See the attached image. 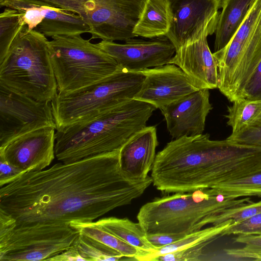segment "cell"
<instances>
[{
	"label": "cell",
	"mask_w": 261,
	"mask_h": 261,
	"mask_svg": "<svg viewBox=\"0 0 261 261\" xmlns=\"http://www.w3.org/2000/svg\"><path fill=\"white\" fill-rule=\"evenodd\" d=\"M120 150L23 174L1 187L0 210L17 226L92 222L129 204L152 184L122 171Z\"/></svg>",
	"instance_id": "1"
},
{
	"label": "cell",
	"mask_w": 261,
	"mask_h": 261,
	"mask_svg": "<svg viewBox=\"0 0 261 261\" xmlns=\"http://www.w3.org/2000/svg\"><path fill=\"white\" fill-rule=\"evenodd\" d=\"M261 172V147L208 134L184 136L156 154L151 170L153 186L165 193L212 189Z\"/></svg>",
	"instance_id": "2"
},
{
	"label": "cell",
	"mask_w": 261,
	"mask_h": 261,
	"mask_svg": "<svg viewBox=\"0 0 261 261\" xmlns=\"http://www.w3.org/2000/svg\"><path fill=\"white\" fill-rule=\"evenodd\" d=\"M156 109L133 99L88 120L56 129L55 156L64 163L120 150Z\"/></svg>",
	"instance_id": "3"
},
{
	"label": "cell",
	"mask_w": 261,
	"mask_h": 261,
	"mask_svg": "<svg viewBox=\"0 0 261 261\" xmlns=\"http://www.w3.org/2000/svg\"><path fill=\"white\" fill-rule=\"evenodd\" d=\"M253 202L249 197L226 198L213 194L211 189L174 193L156 197L142 205L137 218L146 234L187 235L215 223L223 211Z\"/></svg>",
	"instance_id": "4"
},
{
	"label": "cell",
	"mask_w": 261,
	"mask_h": 261,
	"mask_svg": "<svg viewBox=\"0 0 261 261\" xmlns=\"http://www.w3.org/2000/svg\"><path fill=\"white\" fill-rule=\"evenodd\" d=\"M0 85L37 100L55 97L57 83L45 35L23 25L0 63Z\"/></svg>",
	"instance_id": "5"
},
{
	"label": "cell",
	"mask_w": 261,
	"mask_h": 261,
	"mask_svg": "<svg viewBox=\"0 0 261 261\" xmlns=\"http://www.w3.org/2000/svg\"><path fill=\"white\" fill-rule=\"evenodd\" d=\"M145 75L120 68L107 77L51 101L58 129L85 121L129 100L139 92Z\"/></svg>",
	"instance_id": "6"
},
{
	"label": "cell",
	"mask_w": 261,
	"mask_h": 261,
	"mask_svg": "<svg viewBox=\"0 0 261 261\" xmlns=\"http://www.w3.org/2000/svg\"><path fill=\"white\" fill-rule=\"evenodd\" d=\"M51 38L50 56L59 94L84 88L121 68L112 57L81 35H55Z\"/></svg>",
	"instance_id": "7"
},
{
	"label": "cell",
	"mask_w": 261,
	"mask_h": 261,
	"mask_svg": "<svg viewBox=\"0 0 261 261\" xmlns=\"http://www.w3.org/2000/svg\"><path fill=\"white\" fill-rule=\"evenodd\" d=\"M80 16L90 27V39L114 41L134 38L147 0H37Z\"/></svg>",
	"instance_id": "8"
},
{
	"label": "cell",
	"mask_w": 261,
	"mask_h": 261,
	"mask_svg": "<svg viewBox=\"0 0 261 261\" xmlns=\"http://www.w3.org/2000/svg\"><path fill=\"white\" fill-rule=\"evenodd\" d=\"M213 55L219 68L232 80L225 97L242 99L244 88L261 61V0H256L228 43Z\"/></svg>",
	"instance_id": "9"
},
{
	"label": "cell",
	"mask_w": 261,
	"mask_h": 261,
	"mask_svg": "<svg viewBox=\"0 0 261 261\" xmlns=\"http://www.w3.org/2000/svg\"><path fill=\"white\" fill-rule=\"evenodd\" d=\"M79 234L66 224L16 225L0 239V260H48L74 246Z\"/></svg>",
	"instance_id": "10"
},
{
	"label": "cell",
	"mask_w": 261,
	"mask_h": 261,
	"mask_svg": "<svg viewBox=\"0 0 261 261\" xmlns=\"http://www.w3.org/2000/svg\"><path fill=\"white\" fill-rule=\"evenodd\" d=\"M49 126L56 127L51 101L37 100L0 85V147Z\"/></svg>",
	"instance_id": "11"
},
{
	"label": "cell",
	"mask_w": 261,
	"mask_h": 261,
	"mask_svg": "<svg viewBox=\"0 0 261 261\" xmlns=\"http://www.w3.org/2000/svg\"><path fill=\"white\" fill-rule=\"evenodd\" d=\"M96 45L112 57L124 69L141 71L169 64L176 48L166 36L149 40L130 38L123 44L102 40Z\"/></svg>",
	"instance_id": "12"
},
{
	"label": "cell",
	"mask_w": 261,
	"mask_h": 261,
	"mask_svg": "<svg viewBox=\"0 0 261 261\" xmlns=\"http://www.w3.org/2000/svg\"><path fill=\"white\" fill-rule=\"evenodd\" d=\"M56 130L43 127L13 139L0 147V159L24 173L45 169L55 158Z\"/></svg>",
	"instance_id": "13"
},
{
	"label": "cell",
	"mask_w": 261,
	"mask_h": 261,
	"mask_svg": "<svg viewBox=\"0 0 261 261\" xmlns=\"http://www.w3.org/2000/svg\"><path fill=\"white\" fill-rule=\"evenodd\" d=\"M170 25L165 35L176 50L198 37L219 16L222 0H168Z\"/></svg>",
	"instance_id": "14"
},
{
	"label": "cell",
	"mask_w": 261,
	"mask_h": 261,
	"mask_svg": "<svg viewBox=\"0 0 261 261\" xmlns=\"http://www.w3.org/2000/svg\"><path fill=\"white\" fill-rule=\"evenodd\" d=\"M218 17L195 39L176 50L169 64L180 67L198 89L218 88L217 63L208 47L207 37L215 33Z\"/></svg>",
	"instance_id": "15"
},
{
	"label": "cell",
	"mask_w": 261,
	"mask_h": 261,
	"mask_svg": "<svg viewBox=\"0 0 261 261\" xmlns=\"http://www.w3.org/2000/svg\"><path fill=\"white\" fill-rule=\"evenodd\" d=\"M145 75L142 87L135 99L161 109L198 89L182 70L167 64L142 71Z\"/></svg>",
	"instance_id": "16"
},
{
	"label": "cell",
	"mask_w": 261,
	"mask_h": 261,
	"mask_svg": "<svg viewBox=\"0 0 261 261\" xmlns=\"http://www.w3.org/2000/svg\"><path fill=\"white\" fill-rule=\"evenodd\" d=\"M213 109L209 89L192 92L160 110L170 136L177 139L184 136L202 134L206 118Z\"/></svg>",
	"instance_id": "17"
},
{
	"label": "cell",
	"mask_w": 261,
	"mask_h": 261,
	"mask_svg": "<svg viewBox=\"0 0 261 261\" xmlns=\"http://www.w3.org/2000/svg\"><path fill=\"white\" fill-rule=\"evenodd\" d=\"M158 144L155 126H146L133 136L120 150V165L125 175L136 180L146 178Z\"/></svg>",
	"instance_id": "18"
},
{
	"label": "cell",
	"mask_w": 261,
	"mask_h": 261,
	"mask_svg": "<svg viewBox=\"0 0 261 261\" xmlns=\"http://www.w3.org/2000/svg\"><path fill=\"white\" fill-rule=\"evenodd\" d=\"M34 13V30L46 37L81 35L90 32V27L78 14L46 4L37 0Z\"/></svg>",
	"instance_id": "19"
},
{
	"label": "cell",
	"mask_w": 261,
	"mask_h": 261,
	"mask_svg": "<svg viewBox=\"0 0 261 261\" xmlns=\"http://www.w3.org/2000/svg\"><path fill=\"white\" fill-rule=\"evenodd\" d=\"M256 0H222L216 28L215 52L224 48L239 29Z\"/></svg>",
	"instance_id": "20"
},
{
	"label": "cell",
	"mask_w": 261,
	"mask_h": 261,
	"mask_svg": "<svg viewBox=\"0 0 261 261\" xmlns=\"http://www.w3.org/2000/svg\"><path fill=\"white\" fill-rule=\"evenodd\" d=\"M95 223L138 250L141 255L138 260L144 261L147 256L158 250L148 241L147 234L138 222L135 223L126 218L111 217L99 219Z\"/></svg>",
	"instance_id": "21"
},
{
	"label": "cell",
	"mask_w": 261,
	"mask_h": 261,
	"mask_svg": "<svg viewBox=\"0 0 261 261\" xmlns=\"http://www.w3.org/2000/svg\"><path fill=\"white\" fill-rule=\"evenodd\" d=\"M170 22L168 0H147L134 34L148 39L165 36Z\"/></svg>",
	"instance_id": "22"
},
{
	"label": "cell",
	"mask_w": 261,
	"mask_h": 261,
	"mask_svg": "<svg viewBox=\"0 0 261 261\" xmlns=\"http://www.w3.org/2000/svg\"><path fill=\"white\" fill-rule=\"evenodd\" d=\"M233 224L231 219L221 223L186 235L180 240L158 249L156 252L147 256L145 260H155L159 256L177 251L183 250L202 243H211L221 237L222 232ZM144 260V261H145Z\"/></svg>",
	"instance_id": "23"
},
{
	"label": "cell",
	"mask_w": 261,
	"mask_h": 261,
	"mask_svg": "<svg viewBox=\"0 0 261 261\" xmlns=\"http://www.w3.org/2000/svg\"><path fill=\"white\" fill-rule=\"evenodd\" d=\"M70 225L79 232L116 250L125 257L138 260L141 255L136 248L103 229L95 222L73 221Z\"/></svg>",
	"instance_id": "24"
},
{
	"label": "cell",
	"mask_w": 261,
	"mask_h": 261,
	"mask_svg": "<svg viewBox=\"0 0 261 261\" xmlns=\"http://www.w3.org/2000/svg\"><path fill=\"white\" fill-rule=\"evenodd\" d=\"M227 124L232 129L231 134L246 128L261 112V99L243 98L232 102L227 107Z\"/></svg>",
	"instance_id": "25"
},
{
	"label": "cell",
	"mask_w": 261,
	"mask_h": 261,
	"mask_svg": "<svg viewBox=\"0 0 261 261\" xmlns=\"http://www.w3.org/2000/svg\"><path fill=\"white\" fill-rule=\"evenodd\" d=\"M215 195L226 198L257 196L261 198V172L218 185L211 189Z\"/></svg>",
	"instance_id": "26"
},
{
	"label": "cell",
	"mask_w": 261,
	"mask_h": 261,
	"mask_svg": "<svg viewBox=\"0 0 261 261\" xmlns=\"http://www.w3.org/2000/svg\"><path fill=\"white\" fill-rule=\"evenodd\" d=\"M75 247L86 261L123 259L125 257L113 248L79 232Z\"/></svg>",
	"instance_id": "27"
},
{
	"label": "cell",
	"mask_w": 261,
	"mask_h": 261,
	"mask_svg": "<svg viewBox=\"0 0 261 261\" xmlns=\"http://www.w3.org/2000/svg\"><path fill=\"white\" fill-rule=\"evenodd\" d=\"M24 24L21 14L15 9L7 8L1 13L0 63Z\"/></svg>",
	"instance_id": "28"
},
{
	"label": "cell",
	"mask_w": 261,
	"mask_h": 261,
	"mask_svg": "<svg viewBox=\"0 0 261 261\" xmlns=\"http://www.w3.org/2000/svg\"><path fill=\"white\" fill-rule=\"evenodd\" d=\"M226 139L238 144L261 147V112L246 128L231 134Z\"/></svg>",
	"instance_id": "29"
},
{
	"label": "cell",
	"mask_w": 261,
	"mask_h": 261,
	"mask_svg": "<svg viewBox=\"0 0 261 261\" xmlns=\"http://www.w3.org/2000/svg\"><path fill=\"white\" fill-rule=\"evenodd\" d=\"M259 213H261V200L223 211L217 216L214 225L228 219H231L233 224H236Z\"/></svg>",
	"instance_id": "30"
},
{
	"label": "cell",
	"mask_w": 261,
	"mask_h": 261,
	"mask_svg": "<svg viewBox=\"0 0 261 261\" xmlns=\"http://www.w3.org/2000/svg\"><path fill=\"white\" fill-rule=\"evenodd\" d=\"M230 234L261 235V213L232 224L222 232L221 237Z\"/></svg>",
	"instance_id": "31"
},
{
	"label": "cell",
	"mask_w": 261,
	"mask_h": 261,
	"mask_svg": "<svg viewBox=\"0 0 261 261\" xmlns=\"http://www.w3.org/2000/svg\"><path fill=\"white\" fill-rule=\"evenodd\" d=\"M243 98L261 99V61L244 88Z\"/></svg>",
	"instance_id": "32"
},
{
	"label": "cell",
	"mask_w": 261,
	"mask_h": 261,
	"mask_svg": "<svg viewBox=\"0 0 261 261\" xmlns=\"http://www.w3.org/2000/svg\"><path fill=\"white\" fill-rule=\"evenodd\" d=\"M24 173L19 168L0 159L1 187L13 181Z\"/></svg>",
	"instance_id": "33"
},
{
	"label": "cell",
	"mask_w": 261,
	"mask_h": 261,
	"mask_svg": "<svg viewBox=\"0 0 261 261\" xmlns=\"http://www.w3.org/2000/svg\"><path fill=\"white\" fill-rule=\"evenodd\" d=\"M234 243H242L245 246L240 248L241 250L249 252L261 251V235L239 234L233 239Z\"/></svg>",
	"instance_id": "34"
},
{
	"label": "cell",
	"mask_w": 261,
	"mask_h": 261,
	"mask_svg": "<svg viewBox=\"0 0 261 261\" xmlns=\"http://www.w3.org/2000/svg\"><path fill=\"white\" fill-rule=\"evenodd\" d=\"M186 235L177 234L159 233L147 234L148 241L157 249L176 242Z\"/></svg>",
	"instance_id": "35"
},
{
	"label": "cell",
	"mask_w": 261,
	"mask_h": 261,
	"mask_svg": "<svg viewBox=\"0 0 261 261\" xmlns=\"http://www.w3.org/2000/svg\"><path fill=\"white\" fill-rule=\"evenodd\" d=\"M224 251L237 260H261V251H244L240 249H225Z\"/></svg>",
	"instance_id": "36"
},
{
	"label": "cell",
	"mask_w": 261,
	"mask_h": 261,
	"mask_svg": "<svg viewBox=\"0 0 261 261\" xmlns=\"http://www.w3.org/2000/svg\"><path fill=\"white\" fill-rule=\"evenodd\" d=\"M49 261H86L83 258L77 249L75 245L69 249L66 250L61 253L58 254L48 259Z\"/></svg>",
	"instance_id": "37"
}]
</instances>
